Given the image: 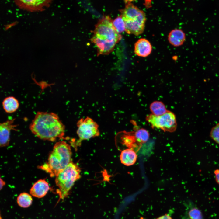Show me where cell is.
<instances>
[{
	"mask_svg": "<svg viewBox=\"0 0 219 219\" xmlns=\"http://www.w3.org/2000/svg\"><path fill=\"white\" fill-rule=\"evenodd\" d=\"M29 129L40 139L54 141L63 137L65 128L57 114L38 111L30 124Z\"/></svg>",
	"mask_w": 219,
	"mask_h": 219,
	"instance_id": "obj_1",
	"label": "cell"
},
{
	"mask_svg": "<svg viewBox=\"0 0 219 219\" xmlns=\"http://www.w3.org/2000/svg\"><path fill=\"white\" fill-rule=\"evenodd\" d=\"M72 151L70 146L64 141L57 142L50 154L47 161L39 168L56 176L71 162Z\"/></svg>",
	"mask_w": 219,
	"mask_h": 219,
	"instance_id": "obj_2",
	"label": "cell"
},
{
	"mask_svg": "<svg viewBox=\"0 0 219 219\" xmlns=\"http://www.w3.org/2000/svg\"><path fill=\"white\" fill-rule=\"evenodd\" d=\"M81 172L79 166L71 161L56 176L55 182L58 187L56 193L59 200L68 196L75 182L80 178Z\"/></svg>",
	"mask_w": 219,
	"mask_h": 219,
	"instance_id": "obj_3",
	"label": "cell"
},
{
	"mask_svg": "<svg viewBox=\"0 0 219 219\" xmlns=\"http://www.w3.org/2000/svg\"><path fill=\"white\" fill-rule=\"evenodd\" d=\"M146 120L153 128L160 129L164 131L173 132L177 128L176 116L168 110L164 114L159 116L151 113L148 114L146 116Z\"/></svg>",
	"mask_w": 219,
	"mask_h": 219,
	"instance_id": "obj_4",
	"label": "cell"
},
{
	"mask_svg": "<svg viewBox=\"0 0 219 219\" xmlns=\"http://www.w3.org/2000/svg\"><path fill=\"white\" fill-rule=\"evenodd\" d=\"M94 35L101 39L118 43L121 36L116 30L110 17L107 16L100 19L95 26Z\"/></svg>",
	"mask_w": 219,
	"mask_h": 219,
	"instance_id": "obj_5",
	"label": "cell"
},
{
	"mask_svg": "<svg viewBox=\"0 0 219 219\" xmlns=\"http://www.w3.org/2000/svg\"><path fill=\"white\" fill-rule=\"evenodd\" d=\"M77 133L79 139L76 144L79 146L82 141L98 136L100 134L98 124L89 117L80 119L77 123Z\"/></svg>",
	"mask_w": 219,
	"mask_h": 219,
	"instance_id": "obj_6",
	"label": "cell"
},
{
	"mask_svg": "<svg viewBox=\"0 0 219 219\" xmlns=\"http://www.w3.org/2000/svg\"><path fill=\"white\" fill-rule=\"evenodd\" d=\"M52 0H17L14 3L19 9L31 12H42L49 7Z\"/></svg>",
	"mask_w": 219,
	"mask_h": 219,
	"instance_id": "obj_7",
	"label": "cell"
},
{
	"mask_svg": "<svg viewBox=\"0 0 219 219\" xmlns=\"http://www.w3.org/2000/svg\"><path fill=\"white\" fill-rule=\"evenodd\" d=\"M125 24V31L128 34L137 36L142 33L144 27L146 17L142 10L137 18L133 20H124Z\"/></svg>",
	"mask_w": 219,
	"mask_h": 219,
	"instance_id": "obj_8",
	"label": "cell"
},
{
	"mask_svg": "<svg viewBox=\"0 0 219 219\" xmlns=\"http://www.w3.org/2000/svg\"><path fill=\"white\" fill-rule=\"evenodd\" d=\"M15 119L8 120L0 124V145L1 147L6 146L9 144L10 132L16 130L17 125L14 124Z\"/></svg>",
	"mask_w": 219,
	"mask_h": 219,
	"instance_id": "obj_9",
	"label": "cell"
},
{
	"mask_svg": "<svg viewBox=\"0 0 219 219\" xmlns=\"http://www.w3.org/2000/svg\"><path fill=\"white\" fill-rule=\"evenodd\" d=\"M91 40L97 49L98 55L109 54L113 51L117 43L115 41L103 39L94 35Z\"/></svg>",
	"mask_w": 219,
	"mask_h": 219,
	"instance_id": "obj_10",
	"label": "cell"
},
{
	"mask_svg": "<svg viewBox=\"0 0 219 219\" xmlns=\"http://www.w3.org/2000/svg\"><path fill=\"white\" fill-rule=\"evenodd\" d=\"M50 189L48 182L44 179H40L36 182L30 190V194L38 198L44 197Z\"/></svg>",
	"mask_w": 219,
	"mask_h": 219,
	"instance_id": "obj_11",
	"label": "cell"
},
{
	"mask_svg": "<svg viewBox=\"0 0 219 219\" xmlns=\"http://www.w3.org/2000/svg\"><path fill=\"white\" fill-rule=\"evenodd\" d=\"M152 47L150 42L146 39H139L134 45V52L137 56L145 57L151 53Z\"/></svg>",
	"mask_w": 219,
	"mask_h": 219,
	"instance_id": "obj_12",
	"label": "cell"
},
{
	"mask_svg": "<svg viewBox=\"0 0 219 219\" xmlns=\"http://www.w3.org/2000/svg\"><path fill=\"white\" fill-rule=\"evenodd\" d=\"M168 39L170 43L174 46H180L185 41L186 34L181 29H175L169 33Z\"/></svg>",
	"mask_w": 219,
	"mask_h": 219,
	"instance_id": "obj_13",
	"label": "cell"
},
{
	"mask_svg": "<svg viewBox=\"0 0 219 219\" xmlns=\"http://www.w3.org/2000/svg\"><path fill=\"white\" fill-rule=\"evenodd\" d=\"M141 10L132 3L128 2L124 9L121 10V15L124 20H133L137 18Z\"/></svg>",
	"mask_w": 219,
	"mask_h": 219,
	"instance_id": "obj_14",
	"label": "cell"
},
{
	"mask_svg": "<svg viewBox=\"0 0 219 219\" xmlns=\"http://www.w3.org/2000/svg\"><path fill=\"white\" fill-rule=\"evenodd\" d=\"M120 158L122 164L127 166H130L135 163L137 160V155L134 150L127 148L122 151Z\"/></svg>",
	"mask_w": 219,
	"mask_h": 219,
	"instance_id": "obj_15",
	"label": "cell"
},
{
	"mask_svg": "<svg viewBox=\"0 0 219 219\" xmlns=\"http://www.w3.org/2000/svg\"><path fill=\"white\" fill-rule=\"evenodd\" d=\"M2 105L6 113H12L18 109L19 104V101L15 97L9 96L4 99L2 102Z\"/></svg>",
	"mask_w": 219,
	"mask_h": 219,
	"instance_id": "obj_16",
	"label": "cell"
},
{
	"mask_svg": "<svg viewBox=\"0 0 219 219\" xmlns=\"http://www.w3.org/2000/svg\"><path fill=\"white\" fill-rule=\"evenodd\" d=\"M149 109L152 114L159 116L165 113L167 110L165 104L162 101H155L150 105Z\"/></svg>",
	"mask_w": 219,
	"mask_h": 219,
	"instance_id": "obj_17",
	"label": "cell"
},
{
	"mask_svg": "<svg viewBox=\"0 0 219 219\" xmlns=\"http://www.w3.org/2000/svg\"><path fill=\"white\" fill-rule=\"evenodd\" d=\"M33 200L31 195L26 192L20 193L17 198V202L18 205L24 208L29 207L32 204Z\"/></svg>",
	"mask_w": 219,
	"mask_h": 219,
	"instance_id": "obj_18",
	"label": "cell"
},
{
	"mask_svg": "<svg viewBox=\"0 0 219 219\" xmlns=\"http://www.w3.org/2000/svg\"><path fill=\"white\" fill-rule=\"evenodd\" d=\"M135 137L138 142L141 144L146 142L148 140L149 134L144 128H138L134 132Z\"/></svg>",
	"mask_w": 219,
	"mask_h": 219,
	"instance_id": "obj_19",
	"label": "cell"
},
{
	"mask_svg": "<svg viewBox=\"0 0 219 219\" xmlns=\"http://www.w3.org/2000/svg\"><path fill=\"white\" fill-rule=\"evenodd\" d=\"M113 25L117 32L120 33L125 31V24L121 15L113 21Z\"/></svg>",
	"mask_w": 219,
	"mask_h": 219,
	"instance_id": "obj_20",
	"label": "cell"
},
{
	"mask_svg": "<svg viewBox=\"0 0 219 219\" xmlns=\"http://www.w3.org/2000/svg\"><path fill=\"white\" fill-rule=\"evenodd\" d=\"M188 214L190 219H203L201 211L197 207H193L189 210Z\"/></svg>",
	"mask_w": 219,
	"mask_h": 219,
	"instance_id": "obj_21",
	"label": "cell"
},
{
	"mask_svg": "<svg viewBox=\"0 0 219 219\" xmlns=\"http://www.w3.org/2000/svg\"><path fill=\"white\" fill-rule=\"evenodd\" d=\"M210 136L212 139L219 144V123L212 128L210 132Z\"/></svg>",
	"mask_w": 219,
	"mask_h": 219,
	"instance_id": "obj_22",
	"label": "cell"
},
{
	"mask_svg": "<svg viewBox=\"0 0 219 219\" xmlns=\"http://www.w3.org/2000/svg\"><path fill=\"white\" fill-rule=\"evenodd\" d=\"M18 23V22L17 21H15L5 25L4 26V29L5 30H7L12 27L16 25Z\"/></svg>",
	"mask_w": 219,
	"mask_h": 219,
	"instance_id": "obj_23",
	"label": "cell"
},
{
	"mask_svg": "<svg viewBox=\"0 0 219 219\" xmlns=\"http://www.w3.org/2000/svg\"><path fill=\"white\" fill-rule=\"evenodd\" d=\"M214 177L215 181L219 185V169H217L214 171Z\"/></svg>",
	"mask_w": 219,
	"mask_h": 219,
	"instance_id": "obj_24",
	"label": "cell"
},
{
	"mask_svg": "<svg viewBox=\"0 0 219 219\" xmlns=\"http://www.w3.org/2000/svg\"><path fill=\"white\" fill-rule=\"evenodd\" d=\"M156 219H172L171 217L167 214L161 216Z\"/></svg>",
	"mask_w": 219,
	"mask_h": 219,
	"instance_id": "obj_25",
	"label": "cell"
},
{
	"mask_svg": "<svg viewBox=\"0 0 219 219\" xmlns=\"http://www.w3.org/2000/svg\"><path fill=\"white\" fill-rule=\"evenodd\" d=\"M5 185V182L4 181H3V180H2L1 178L0 179V188L1 189L2 187L3 186Z\"/></svg>",
	"mask_w": 219,
	"mask_h": 219,
	"instance_id": "obj_26",
	"label": "cell"
}]
</instances>
